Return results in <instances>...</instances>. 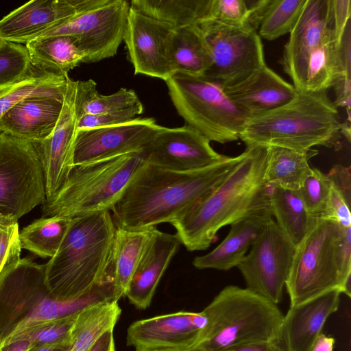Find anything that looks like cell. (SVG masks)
Listing matches in <instances>:
<instances>
[{
	"instance_id": "6da1fadb",
	"label": "cell",
	"mask_w": 351,
	"mask_h": 351,
	"mask_svg": "<svg viewBox=\"0 0 351 351\" xmlns=\"http://www.w3.org/2000/svg\"><path fill=\"white\" fill-rule=\"evenodd\" d=\"M243 156L244 152L189 171L167 170L147 162L112 209L116 226L140 229L171 223L218 186Z\"/></svg>"
},
{
	"instance_id": "7a4b0ae2",
	"label": "cell",
	"mask_w": 351,
	"mask_h": 351,
	"mask_svg": "<svg viewBox=\"0 0 351 351\" xmlns=\"http://www.w3.org/2000/svg\"><path fill=\"white\" fill-rule=\"evenodd\" d=\"M265 167L266 148H246L218 186L171 223L181 244L191 252L204 250L223 226L271 210Z\"/></svg>"
},
{
	"instance_id": "3957f363",
	"label": "cell",
	"mask_w": 351,
	"mask_h": 351,
	"mask_svg": "<svg viewBox=\"0 0 351 351\" xmlns=\"http://www.w3.org/2000/svg\"><path fill=\"white\" fill-rule=\"evenodd\" d=\"M116 225L109 210L72 218L56 254L45 267V282L51 298L84 297L113 278Z\"/></svg>"
},
{
	"instance_id": "277c9868",
	"label": "cell",
	"mask_w": 351,
	"mask_h": 351,
	"mask_svg": "<svg viewBox=\"0 0 351 351\" xmlns=\"http://www.w3.org/2000/svg\"><path fill=\"white\" fill-rule=\"evenodd\" d=\"M327 91L298 92L287 104L249 117L240 134L246 148L281 147L306 152L338 143L341 121Z\"/></svg>"
},
{
	"instance_id": "5b68a950",
	"label": "cell",
	"mask_w": 351,
	"mask_h": 351,
	"mask_svg": "<svg viewBox=\"0 0 351 351\" xmlns=\"http://www.w3.org/2000/svg\"><path fill=\"white\" fill-rule=\"evenodd\" d=\"M208 326L195 351H224L257 343H280L284 315L248 289L228 285L203 310Z\"/></svg>"
},
{
	"instance_id": "8992f818",
	"label": "cell",
	"mask_w": 351,
	"mask_h": 351,
	"mask_svg": "<svg viewBox=\"0 0 351 351\" xmlns=\"http://www.w3.org/2000/svg\"><path fill=\"white\" fill-rule=\"evenodd\" d=\"M146 164L140 151L74 166L58 191L43 203V217L112 210Z\"/></svg>"
},
{
	"instance_id": "52a82bcc",
	"label": "cell",
	"mask_w": 351,
	"mask_h": 351,
	"mask_svg": "<svg viewBox=\"0 0 351 351\" xmlns=\"http://www.w3.org/2000/svg\"><path fill=\"white\" fill-rule=\"evenodd\" d=\"M169 95L186 124L210 141L224 144L239 139L249 116L205 75L175 73L166 81Z\"/></svg>"
},
{
	"instance_id": "ba28073f",
	"label": "cell",
	"mask_w": 351,
	"mask_h": 351,
	"mask_svg": "<svg viewBox=\"0 0 351 351\" xmlns=\"http://www.w3.org/2000/svg\"><path fill=\"white\" fill-rule=\"evenodd\" d=\"M341 226L317 217L315 224L295 247L285 287L290 306L312 299L332 289L341 293L337 264L336 245Z\"/></svg>"
},
{
	"instance_id": "9c48e42d",
	"label": "cell",
	"mask_w": 351,
	"mask_h": 351,
	"mask_svg": "<svg viewBox=\"0 0 351 351\" xmlns=\"http://www.w3.org/2000/svg\"><path fill=\"white\" fill-rule=\"evenodd\" d=\"M45 199L41 141L0 131V213L19 219Z\"/></svg>"
},
{
	"instance_id": "30bf717a",
	"label": "cell",
	"mask_w": 351,
	"mask_h": 351,
	"mask_svg": "<svg viewBox=\"0 0 351 351\" xmlns=\"http://www.w3.org/2000/svg\"><path fill=\"white\" fill-rule=\"evenodd\" d=\"M197 25L212 58L204 75L222 88L241 82L266 64L261 37L248 24L230 27L204 20Z\"/></svg>"
},
{
	"instance_id": "8fae6325",
	"label": "cell",
	"mask_w": 351,
	"mask_h": 351,
	"mask_svg": "<svg viewBox=\"0 0 351 351\" xmlns=\"http://www.w3.org/2000/svg\"><path fill=\"white\" fill-rule=\"evenodd\" d=\"M295 251L271 219L237 265L246 288L275 304L280 302Z\"/></svg>"
},
{
	"instance_id": "7c38bea8",
	"label": "cell",
	"mask_w": 351,
	"mask_h": 351,
	"mask_svg": "<svg viewBox=\"0 0 351 351\" xmlns=\"http://www.w3.org/2000/svg\"><path fill=\"white\" fill-rule=\"evenodd\" d=\"M129 9L130 3L125 0H106L37 38L73 36L86 55V63L99 62L116 55L123 40Z\"/></svg>"
},
{
	"instance_id": "4fadbf2b",
	"label": "cell",
	"mask_w": 351,
	"mask_h": 351,
	"mask_svg": "<svg viewBox=\"0 0 351 351\" xmlns=\"http://www.w3.org/2000/svg\"><path fill=\"white\" fill-rule=\"evenodd\" d=\"M344 30L340 32L337 25L333 0H306L280 61L298 92L303 90L311 58Z\"/></svg>"
},
{
	"instance_id": "5bb4252c",
	"label": "cell",
	"mask_w": 351,
	"mask_h": 351,
	"mask_svg": "<svg viewBox=\"0 0 351 351\" xmlns=\"http://www.w3.org/2000/svg\"><path fill=\"white\" fill-rule=\"evenodd\" d=\"M87 81L68 79L62 111L51 134L41 142V162L46 199L63 185L73 168V145L77 121L84 99Z\"/></svg>"
},
{
	"instance_id": "9a60e30c",
	"label": "cell",
	"mask_w": 351,
	"mask_h": 351,
	"mask_svg": "<svg viewBox=\"0 0 351 351\" xmlns=\"http://www.w3.org/2000/svg\"><path fill=\"white\" fill-rule=\"evenodd\" d=\"M174 29L130 5L123 41L135 74L165 82L174 73L171 59Z\"/></svg>"
},
{
	"instance_id": "2e32d148",
	"label": "cell",
	"mask_w": 351,
	"mask_h": 351,
	"mask_svg": "<svg viewBox=\"0 0 351 351\" xmlns=\"http://www.w3.org/2000/svg\"><path fill=\"white\" fill-rule=\"evenodd\" d=\"M207 326L203 311L158 315L132 323L127 331V344L136 349L195 351Z\"/></svg>"
},
{
	"instance_id": "e0dca14e",
	"label": "cell",
	"mask_w": 351,
	"mask_h": 351,
	"mask_svg": "<svg viewBox=\"0 0 351 351\" xmlns=\"http://www.w3.org/2000/svg\"><path fill=\"white\" fill-rule=\"evenodd\" d=\"M142 151L148 164L175 171L202 169L227 156L215 151L208 139L186 124L161 126Z\"/></svg>"
},
{
	"instance_id": "ac0fdd59",
	"label": "cell",
	"mask_w": 351,
	"mask_h": 351,
	"mask_svg": "<svg viewBox=\"0 0 351 351\" xmlns=\"http://www.w3.org/2000/svg\"><path fill=\"white\" fill-rule=\"evenodd\" d=\"M154 118H135L124 123L76 131L73 165L140 152L160 128Z\"/></svg>"
},
{
	"instance_id": "d6986e66",
	"label": "cell",
	"mask_w": 351,
	"mask_h": 351,
	"mask_svg": "<svg viewBox=\"0 0 351 351\" xmlns=\"http://www.w3.org/2000/svg\"><path fill=\"white\" fill-rule=\"evenodd\" d=\"M50 295L44 265L25 257L0 274V340L43 298Z\"/></svg>"
},
{
	"instance_id": "ffe728a7",
	"label": "cell",
	"mask_w": 351,
	"mask_h": 351,
	"mask_svg": "<svg viewBox=\"0 0 351 351\" xmlns=\"http://www.w3.org/2000/svg\"><path fill=\"white\" fill-rule=\"evenodd\" d=\"M106 0H32L0 20V38L26 44L64 21Z\"/></svg>"
},
{
	"instance_id": "44dd1931",
	"label": "cell",
	"mask_w": 351,
	"mask_h": 351,
	"mask_svg": "<svg viewBox=\"0 0 351 351\" xmlns=\"http://www.w3.org/2000/svg\"><path fill=\"white\" fill-rule=\"evenodd\" d=\"M340 290L326 291L302 303L290 306L284 315L282 341L285 351H311L329 316L340 304Z\"/></svg>"
},
{
	"instance_id": "7402d4cb",
	"label": "cell",
	"mask_w": 351,
	"mask_h": 351,
	"mask_svg": "<svg viewBox=\"0 0 351 351\" xmlns=\"http://www.w3.org/2000/svg\"><path fill=\"white\" fill-rule=\"evenodd\" d=\"M227 97L249 117L279 108L297 95L294 86L266 64L241 82L222 88Z\"/></svg>"
},
{
	"instance_id": "603a6c76",
	"label": "cell",
	"mask_w": 351,
	"mask_h": 351,
	"mask_svg": "<svg viewBox=\"0 0 351 351\" xmlns=\"http://www.w3.org/2000/svg\"><path fill=\"white\" fill-rule=\"evenodd\" d=\"M64 97L33 95L10 108L0 119V131L24 139L43 141L53 132L60 117Z\"/></svg>"
},
{
	"instance_id": "cb8c5ba5",
	"label": "cell",
	"mask_w": 351,
	"mask_h": 351,
	"mask_svg": "<svg viewBox=\"0 0 351 351\" xmlns=\"http://www.w3.org/2000/svg\"><path fill=\"white\" fill-rule=\"evenodd\" d=\"M180 244L176 234L155 228L126 292L131 304L140 309L149 306L159 281Z\"/></svg>"
},
{
	"instance_id": "d4e9b609",
	"label": "cell",
	"mask_w": 351,
	"mask_h": 351,
	"mask_svg": "<svg viewBox=\"0 0 351 351\" xmlns=\"http://www.w3.org/2000/svg\"><path fill=\"white\" fill-rule=\"evenodd\" d=\"M271 219L269 210L233 223L227 236L216 247L193 259V266L199 269L220 271L237 267Z\"/></svg>"
},
{
	"instance_id": "484cf974",
	"label": "cell",
	"mask_w": 351,
	"mask_h": 351,
	"mask_svg": "<svg viewBox=\"0 0 351 351\" xmlns=\"http://www.w3.org/2000/svg\"><path fill=\"white\" fill-rule=\"evenodd\" d=\"M106 300L119 301L114 293L112 279L80 298L60 300L50 295L40 300L12 330L0 340V347L21 339L29 332L54 320L77 313L89 305Z\"/></svg>"
},
{
	"instance_id": "4316f807",
	"label": "cell",
	"mask_w": 351,
	"mask_h": 351,
	"mask_svg": "<svg viewBox=\"0 0 351 351\" xmlns=\"http://www.w3.org/2000/svg\"><path fill=\"white\" fill-rule=\"evenodd\" d=\"M156 227L127 229L116 226L112 271L116 298L125 297L133 274Z\"/></svg>"
},
{
	"instance_id": "83f0119b",
	"label": "cell",
	"mask_w": 351,
	"mask_h": 351,
	"mask_svg": "<svg viewBox=\"0 0 351 351\" xmlns=\"http://www.w3.org/2000/svg\"><path fill=\"white\" fill-rule=\"evenodd\" d=\"M32 64L65 76L86 57L77 39L70 35L40 37L25 44Z\"/></svg>"
},
{
	"instance_id": "f1b7e54d",
	"label": "cell",
	"mask_w": 351,
	"mask_h": 351,
	"mask_svg": "<svg viewBox=\"0 0 351 351\" xmlns=\"http://www.w3.org/2000/svg\"><path fill=\"white\" fill-rule=\"evenodd\" d=\"M272 217L296 247L312 228L317 217L306 210L297 191L267 184Z\"/></svg>"
},
{
	"instance_id": "f546056e",
	"label": "cell",
	"mask_w": 351,
	"mask_h": 351,
	"mask_svg": "<svg viewBox=\"0 0 351 351\" xmlns=\"http://www.w3.org/2000/svg\"><path fill=\"white\" fill-rule=\"evenodd\" d=\"M121 310L117 300L99 302L80 311L71 333L69 351H88L108 330H112Z\"/></svg>"
},
{
	"instance_id": "4dcf8cb0",
	"label": "cell",
	"mask_w": 351,
	"mask_h": 351,
	"mask_svg": "<svg viewBox=\"0 0 351 351\" xmlns=\"http://www.w3.org/2000/svg\"><path fill=\"white\" fill-rule=\"evenodd\" d=\"M171 59L175 73L204 75L212 64L211 55L198 26L174 29Z\"/></svg>"
},
{
	"instance_id": "1f68e13d",
	"label": "cell",
	"mask_w": 351,
	"mask_h": 351,
	"mask_svg": "<svg viewBox=\"0 0 351 351\" xmlns=\"http://www.w3.org/2000/svg\"><path fill=\"white\" fill-rule=\"evenodd\" d=\"M317 153L313 149L299 152L281 147H266V183L297 191L311 169L309 159Z\"/></svg>"
},
{
	"instance_id": "d6a6232c",
	"label": "cell",
	"mask_w": 351,
	"mask_h": 351,
	"mask_svg": "<svg viewBox=\"0 0 351 351\" xmlns=\"http://www.w3.org/2000/svg\"><path fill=\"white\" fill-rule=\"evenodd\" d=\"M210 3V0H132L130 5L177 29L205 20Z\"/></svg>"
},
{
	"instance_id": "836d02e7",
	"label": "cell",
	"mask_w": 351,
	"mask_h": 351,
	"mask_svg": "<svg viewBox=\"0 0 351 351\" xmlns=\"http://www.w3.org/2000/svg\"><path fill=\"white\" fill-rule=\"evenodd\" d=\"M72 218L63 216L42 217L19 232L21 249L37 256L53 257L58 250L71 223Z\"/></svg>"
},
{
	"instance_id": "e575fe53",
	"label": "cell",
	"mask_w": 351,
	"mask_h": 351,
	"mask_svg": "<svg viewBox=\"0 0 351 351\" xmlns=\"http://www.w3.org/2000/svg\"><path fill=\"white\" fill-rule=\"evenodd\" d=\"M69 78L36 67L29 76L0 89V119L14 104L29 96L44 95L63 98Z\"/></svg>"
},
{
	"instance_id": "d590c367",
	"label": "cell",
	"mask_w": 351,
	"mask_h": 351,
	"mask_svg": "<svg viewBox=\"0 0 351 351\" xmlns=\"http://www.w3.org/2000/svg\"><path fill=\"white\" fill-rule=\"evenodd\" d=\"M306 0H261L258 34L273 40L290 34L295 27Z\"/></svg>"
},
{
	"instance_id": "8d00e7d4",
	"label": "cell",
	"mask_w": 351,
	"mask_h": 351,
	"mask_svg": "<svg viewBox=\"0 0 351 351\" xmlns=\"http://www.w3.org/2000/svg\"><path fill=\"white\" fill-rule=\"evenodd\" d=\"M36 69L25 45L4 40L0 46V89L25 78Z\"/></svg>"
},
{
	"instance_id": "74e56055",
	"label": "cell",
	"mask_w": 351,
	"mask_h": 351,
	"mask_svg": "<svg viewBox=\"0 0 351 351\" xmlns=\"http://www.w3.org/2000/svg\"><path fill=\"white\" fill-rule=\"evenodd\" d=\"M139 101L134 90L125 88H121L111 95H101L97 90L96 82L93 80L82 103L79 117L82 114H97L120 110Z\"/></svg>"
},
{
	"instance_id": "f35d334b",
	"label": "cell",
	"mask_w": 351,
	"mask_h": 351,
	"mask_svg": "<svg viewBox=\"0 0 351 351\" xmlns=\"http://www.w3.org/2000/svg\"><path fill=\"white\" fill-rule=\"evenodd\" d=\"M331 180L316 168L311 169L297 190L307 211L315 217L323 214L328 198Z\"/></svg>"
},
{
	"instance_id": "ab89813d",
	"label": "cell",
	"mask_w": 351,
	"mask_h": 351,
	"mask_svg": "<svg viewBox=\"0 0 351 351\" xmlns=\"http://www.w3.org/2000/svg\"><path fill=\"white\" fill-rule=\"evenodd\" d=\"M77 313L43 325L27 334L21 339L28 340L31 348L51 346L70 350L72 329Z\"/></svg>"
},
{
	"instance_id": "60d3db41",
	"label": "cell",
	"mask_w": 351,
	"mask_h": 351,
	"mask_svg": "<svg viewBox=\"0 0 351 351\" xmlns=\"http://www.w3.org/2000/svg\"><path fill=\"white\" fill-rule=\"evenodd\" d=\"M250 14V4L245 0H210L205 20L239 27L247 24Z\"/></svg>"
},
{
	"instance_id": "b9f144b4",
	"label": "cell",
	"mask_w": 351,
	"mask_h": 351,
	"mask_svg": "<svg viewBox=\"0 0 351 351\" xmlns=\"http://www.w3.org/2000/svg\"><path fill=\"white\" fill-rule=\"evenodd\" d=\"M21 250L18 219H0V274L20 261Z\"/></svg>"
},
{
	"instance_id": "7bdbcfd3",
	"label": "cell",
	"mask_w": 351,
	"mask_h": 351,
	"mask_svg": "<svg viewBox=\"0 0 351 351\" xmlns=\"http://www.w3.org/2000/svg\"><path fill=\"white\" fill-rule=\"evenodd\" d=\"M141 101L127 108L97 114H82L77 121V130L115 125L126 123L143 113Z\"/></svg>"
},
{
	"instance_id": "ee69618b",
	"label": "cell",
	"mask_w": 351,
	"mask_h": 351,
	"mask_svg": "<svg viewBox=\"0 0 351 351\" xmlns=\"http://www.w3.org/2000/svg\"><path fill=\"white\" fill-rule=\"evenodd\" d=\"M350 204L351 195L332 182L325 210L319 217L333 221L343 228L351 227Z\"/></svg>"
},
{
	"instance_id": "f6af8a7d",
	"label": "cell",
	"mask_w": 351,
	"mask_h": 351,
	"mask_svg": "<svg viewBox=\"0 0 351 351\" xmlns=\"http://www.w3.org/2000/svg\"><path fill=\"white\" fill-rule=\"evenodd\" d=\"M337 264L341 282V293L350 297L351 227L341 226L336 245Z\"/></svg>"
},
{
	"instance_id": "bcb514c9",
	"label": "cell",
	"mask_w": 351,
	"mask_h": 351,
	"mask_svg": "<svg viewBox=\"0 0 351 351\" xmlns=\"http://www.w3.org/2000/svg\"><path fill=\"white\" fill-rule=\"evenodd\" d=\"M88 351H115L113 329L106 332Z\"/></svg>"
},
{
	"instance_id": "7dc6e473",
	"label": "cell",
	"mask_w": 351,
	"mask_h": 351,
	"mask_svg": "<svg viewBox=\"0 0 351 351\" xmlns=\"http://www.w3.org/2000/svg\"><path fill=\"white\" fill-rule=\"evenodd\" d=\"M224 351H285L280 343H264L234 348Z\"/></svg>"
},
{
	"instance_id": "c3c4849f",
	"label": "cell",
	"mask_w": 351,
	"mask_h": 351,
	"mask_svg": "<svg viewBox=\"0 0 351 351\" xmlns=\"http://www.w3.org/2000/svg\"><path fill=\"white\" fill-rule=\"evenodd\" d=\"M335 339L324 334H320L315 341L311 351H333Z\"/></svg>"
},
{
	"instance_id": "681fc988",
	"label": "cell",
	"mask_w": 351,
	"mask_h": 351,
	"mask_svg": "<svg viewBox=\"0 0 351 351\" xmlns=\"http://www.w3.org/2000/svg\"><path fill=\"white\" fill-rule=\"evenodd\" d=\"M30 348L31 344L28 340L20 339L0 347V351H28Z\"/></svg>"
},
{
	"instance_id": "f907efd6",
	"label": "cell",
	"mask_w": 351,
	"mask_h": 351,
	"mask_svg": "<svg viewBox=\"0 0 351 351\" xmlns=\"http://www.w3.org/2000/svg\"><path fill=\"white\" fill-rule=\"evenodd\" d=\"M28 351H69V348H58L51 346L32 347Z\"/></svg>"
},
{
	"instance_id": "816d5d0a",
	"label": "cell",
	"mask_w": 351,
	"mask_h": 351,
	"mask_svg": "<svg viewBox=\"0 0 351 351\" xmlns=\"http://www.w3.org/2000/svg\"><path fill=\"white\" fill-rule=\"evenodd\" d=\"M341 136H345L348 142L350 141V122L346 121L341 123L340 129Z\"/></svg>"
},
{
	"instance_id": "f5cc1de1",
	"label": "cell",
	"mask_w": 351,
	"mask_h": 351,
	"mask_svg": "<svg viewBox=\"0 0 351 351\" xmlns=\"http://www.w3.org/2000/svg\"><path fill=\"white\" fill-rule=\"evenodd\" d=\"M136 351H166V350H147V349H136Z\"/></svg>"
},
{
	"instance_id": "db71d44e",
	"label": "cell",
	"mask_w": 351,
	"mask_h": 351,
	"mask_svg": "<svg viewBox=\"0 0 351 351\" xmlns=\"http://www.w3.org/2000/svg\"><path fill=\"white\" fill-rule=\"evenodd\" d=\"M5 217H8V216H4V215H3L2 214L0 213V219H3V218H5Z\"/></svg>"
},
{
	"instance_id": "11a10c76",
	"label": "cell",
	"mask_w": 351,
	"mask_h": 351,
	"mask_svg": "<svg viewBox=\"0 0 351 351\" xmlns=\"http://www.w3.org/2000/svg\"><path fill=\"white\" fill-rule=\"evenodd\" d=\"M4 42L3 40H2L1 38H0V46L2 45V43Z\"/></svg>"
}]
</instances>
